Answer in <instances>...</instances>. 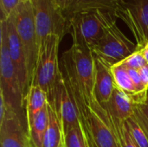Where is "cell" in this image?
<instances>
[{
  "label": "cell",
  "instance_id": "obj_1",
  "mask_svg": "<svg viewBox=\"0 0 148 147\" xmlns=\"http://www.w3.org/2000/svg\"><path fill=\"white\" fill-rule=\"evenodd\" d=\"M62 62L63 74L69 81L82 120L87 109L98 103L94 94L95 56L91 49L72 43L71 48L62 54Z\"/></svg>",
  "mask_w": 148,
  "mask_h": 147
},
{
  "label": "cell",
  "instance_id": "obj_2",
  "mask_svg": "<svg viewBox=\"0 0 148 147\" xmlns=\"http://www.w3.org/2000/svg\"><path fill=\"white\" fill-rule=\"evenodd\" d=\"M62 38L57 35H49L38 49L37 59L31 79V85L42 88L51 98L60 83L62 72L59 68L58 50ZM29 86V87H30Z\"/></svg>",
  "mask_w": 148,
  "mask_h": 147
},
{
  "label": "cell",
  "instance_id": "obj_3",
  "mask_svg": "<svg viewBox=\"0 0 148 147\" xmlns=\"http://www.w3.org/2000/svg\"><path fill=\"white\" fill-rule=\"evenodd\" d=\"M116 16L105 12V33L91 49L95 57L109 66H114L138 50L134 44L117 26Z\"/></svg>",
  "mask_w": 148,
  "mask_h": 147
},
{
  "label": "cell",
  "instance_id": "obj_4",
  "mask_svg": "<svg viewBox=\"0 0 148 147\" xmlns=\"http://www.w3.org/2000/svg\"><path fill=\"white\" fill-rule=\"evenodd\" d=\"M0 96L23 118L25 99L9 53L5 20L0 23Z\"/></svg>",
  "mask_w": 148,
  "mask_h": 147
},
{
  "label": "cell",
  "instance_id": "obj_5",
  "mask_svg": "<svg viewBox=\"0 0 148 147\" xmlns=\"http://www.w3.org/2000/svg\"><path fill=\"white\" fill-rule=\"evenodd\" d=\"M36 24L38 49L49 35H57L62 40L70 33V23L55 0H29Z\"/></svg>",
  "mask_w": 148,
  "mask_h": 147
},
{
  "label": "cell",
  "instance_id": "obj_6",
  "mask_svg": "<svg viewBox=\"0 0 148 147\" xmlns=\"http://www.w3.org/2000/svg\"><path fill=\"white\" fill-rule=\"evenodd\" d=\"M13 16L16 32L24 50L31 83L32 75L37 59L38 45L35 19L30 1H21L13 11Z\"/></svg>",
  "mask_w": 148,
  "mask_h": 147
},
{
  "label": "cell",
  "instance_id": "obj_7",
  "mask_svg": "<svg viewBox=\"0 0 148 147\" xmlns=\"http://www.w3.org/2000/svg\"><path fill=\"white\" fill-rule=\"evenodd\" d=\"M105 12L87 10L74 14L70 19V34L73 43L93 49L105 33Z\"/></svg>",
  "mask_w": 148,
  "mask_h": 147
},
{
  "label": "cell",
  "instance_id": "obj_8",
  "mask_svg": "<svg viewBox=\"0 0 148 147\" xmlns=\"http://www.w3.org/2000/svg\"><path fill=\"white\" fill-rule=\"evenodd\" d=\"M132 32L138 49L148 43V0H122L116 11Z\"/></svg>",
  "mask_w": 148,
  "mask_h": 147
},
{
  "label": "cell",
  "instance_id": "obj_9",
  "mask_svg": "<svg viewBox=\"0 0 148 147\" xmlns=\"http://www.w3.org/2000/svg\"><path fill=\"white\" fill-rule=\"evenodd\" d=\"M55 102L62 120L64 134L82 122L79 108L75 101L70 86L62 72V77L54 95L48 99Z\"/></svg>",
  "mask_w": 148,
  "mask_h": 147
},
{
  "label": "cell",
  "instance_id": "obj_10",
  "mask_svg": "<svg viewBox=\"0 0 148 147\" xmlns=\"http://www.w3.org/2000/svg\"><path fill=\"white\" fill-rule=\"evenodd\" d=\"M5 21L7 27V42L9 53L13 65L16 68L21 90L25 99L29 88L30 86V77L29 74L24 50L22 42L19 39L18 34L16 32L13 13L7 19H5Z\"/></svg>",
  "mask_w": 148,
  "mask_h": 147
},
{
  "label": "cell",
  "instance_id": "obj_11",
  "mask_svg": "<svg viewBox=\"0 0 148 147\" xmlns=\"http://www.w3.org/2000/svg\"><path fill=\"white\" fill-rule=\"evenodd\" d=\"M24 120L16 114L0 121V147H33Z\"/></svg>",
  "mask_w": 148,
  "mask_h": 147
},
{
  "label": "cell",
  "instance_id": "obj_12",
  "mask_svg": "<svg viewBox=\"0 0 148 147\" xmlns=\"http://www.w3.org/2000/svg\"><path fill=\"white\" fill-rule=\"evenodd\" d=\"M95 84L94 94L96 101L104 106L107 104L115 88L111 66L95 57Z\"/></svg>",
  "mask_w": 148,
  "mask_h": 147
},
{
  "label": "cell",
  "instance_id": "obj_13",
  "mask_svg": "<svg viewBox=\"0 0 148 147\" xmlns=\"http://www.w3.org/2000/svg\"><path fill=\"white\" fill-rule=\"evenodd\" d=\"M49 125L45 133L42 147H63L64 132L58 109L54 101L48 100Z\"/></svg>",
  "mask_w": 148,
  "mask_h": 147
},
{
  "label": "cell",
  "instance_id": "obj_14",
  "mask_svg": "<svg viewBox=\"0 0 148 147\" xmlns=\"http://www.w3.org/2000/svg\"><path fill=\"white\" fill-rule=\"evenodd\" d=\"M114 118L126 121L134 113V103L130 97L115 87L108 102L102 106Z\"/></svg>",
  "mask_w": 148,
  "mask_h": 147
},
{
  "label": "cell",
  "instance_id": "obj_15",
  "mask_svg": "<svg viewBox=\"0 0 148 147\" xmlns=\"http://www.w3.org/2000/svg\"><path fill=\"white\" fill-rule=\"evenodd\" d=\"M121 1L122 0H72L65 16L69 21L74 14L87 10H101L115 16Z\"/></svg>",
  "mask_w": 148,
  "mask_h": 147
},
{
  "label": "cell",
  "instance_id": "obj_16",
  "mask_svg": "<svg viewBox=\"0 0 148 147\" xmlns=\"http://www.w3.org/2000/svg\"><path fill=\"white\" fill-rule=\"evenodd\" d=\"M48 97L45 91L38 87L31 85L25 97V119L26 125L32 120L47 105Z\"/></svg>",
  "mask_w": 148,
  "mask_h": 147
},
{
  "label": "cell",
  "instance_id": "obj_17",
  "mask_svg": "<svg viewBox=\"0 0 148 147\" xmlns=\"http://www.w3.org/2000/svg\"><path fill=\"white\" fill-rule=\"evenodd\" d=\"M48 125L49 112L48 106L46 105L32 120L27 123V130L33 147H42Z\"/></svg>",
  "mask_w": 148,
  "mask_h": 147
},
{
  "label": "cell",
  "instance_id": "obj_18",
  "mask_svg": "<svg viewBox=\"0 0 148 147\" xmlns=\"http://www.w3.org/2000/svg\"><path fill=\"white\" fill-rule=\"evenodd\" d=\"M111 71L113 73L115 86L127 94L134 104H138L140 102L139 95L134 82L129 76L127 67L121 63H117L111 67Z\"/></svg>",
  "mask_w": 148,
  "mask_h": 147
},
{
  "label": "cell",
  "instance_id": "obj_19",
  "mask_svg": "<svg viewBox=\"0 0 148 147\" xmlns=\"http://www.w3.org/2000/svg\"><path fill=\"white\" fill-rule=\"evenodd\" d=\"M108 122L109 127L116 139L118 146L139 147L130 133L127 121L120 120L108 113Z\"/></svg>",
  "mask_w": 148,
  "mask_h": 147
},
{
  "label": "cell",
  "instance_id": "obj_20",
  "mask_svg": "<svg viewBox=\"0 0 148 147\" xmlns=\"http://www.w3.org/2000/svg\"><path fill=\"white\" fill-rule=\"evenodd\" d=\"M63 147H89L88 134L82 121L64 134Z\"/></svg>",
  "mask_w": 148,
  "mask_h": 147
},
{
  "label": "cell",
  "instance_id": "obj_21",
  "mask_svg": "<svg viewBox=\"0 0 148 147\" xmlns=\"http://www.w3.org/2000/svg\"><path fill=\"white\" fill-rule=\"evenodd\" d=\"M126 121L127 123L132 136L134 137L139 147H148V136L143 128L140 126L134 115L127 119Z\"/></svg>",
  "mask_w": 148,
  "mask_h": 147
},
{
  "label": "cell",
  "instance_id": "obj_22",
  "mask_svg": "<svg viewBox=\"0 0 148 147\" xmlns=\"http://www.w3.org/2000/svg\"><path fill=\"white\" fill-rule=\"evenodd\" d=\"M134 115L148 136V94L146 101L134 104Z\"/></svg>",
  "mask_w": 148,
  "mask_h": 147
},
{
  "label": "cell",
  "instance_id": "obj_23",
  "mask_svg": "<svg viewBox=\"0 0 148 147\" xmlns=\"http://www.w3.org/2000/svg\"><path fill=\"white\" fill-rule=\"evenodd\" d=\"M119 63L124 65L128 68H134L137 70H139L140 68H141L142 67L147 64L140 49L136 50L135 52H134L132 55H130L129 56H127L126 59H124L122 62Z\"/></svg>",
  "mask_w": 148,
  "mask_h": 147
},
{
  "label": "cell",
  "instance_id": "obj_24",
  "mask_svg": "<svg viewBox=\"0 0 148 147\" xmlns=\"http://www.w3.org/2000/svg\"><path fill=\"white\" fill-rule=\"evenodd\" d=\"M21 0H0L1 20L7 19L16 10Z\"/></svg>",
  "mask_w": 148,
  "mask_h": 147
},
{
  "label": "cell",
  "instance_id": "obj_25",
  "mask_svg": "<svg viewBox=\"0 0 148 147\" xmlns=\"http://www.w3.org/2000/svg\"><path fill=\"white\" fill-rule=\"evenodd\" d=\"M139 74L140 75L143 84L148 88V64L139 69Z\"/></svg>",
  "mask_w": 148,
  "mask_h": 147
},
{
  "label": "cell",
  "instance_id": "obj_26",
  "mask_svg": "<svg viewBox=\"0 0 148 147\" xmlns=\"http://www.w3.org/2000/svg\"><path fill=\"white\" fill-rule=\"evenodd\" d=\"M55 1L58 4V6L62 10L64 14H66V12L68 11L72 2V0H55Z\"/></svg>",
  "mask_w": 148,
  "mask_h": 147
},
{
  "label": "cell",
  "instance_id": "obj_27",
  "mask_svg": "<svg viewBox=\"0 0 148 147\" xmlns=\"http://www.w3.org/2000/svg\"><path fill=\"white\" fill-rule=\"evenodd\" d=\"M140 50L141 51V53H142V55H143V56H144L147 63L148 64V43L145 47H143L142 49H140Z\"/></svg>",
  "mask_w": 148,
  "mask_h": 147
},
{
  "label": "cell",
  "instance_id": "obj_28",
  "mask_svg": "<svg viewBox=\"0 0 148 147\" xmlns=\"http://www.w3.org/2000/svg\"><path fill=\"white\" fill-rule=\"evenodd\" d=\"M85 128V127H84ZM85 131H86V133H87V134H88V142H89V147H97V146L95 144V142L93 141V139H92V138L90 137V134H89V133L85 129Z\"/></svg>",
  "mask_w": 148,
  "mask_h": 147
},
{
  "label": "cell",
  "instance_id": "obj_29",
  "mask_svg": "<svg viewBox=\"0 0 148 147\" xmlns=\"http://www.w3.org/2000/svg\"><path fill=\"white\" fill-rule=\"evenodd\" d=\"M21 1H23V0H21Z\"/></svg>",
  "mask_w": 148,
  "mask_h": 147
}]
</instances>
